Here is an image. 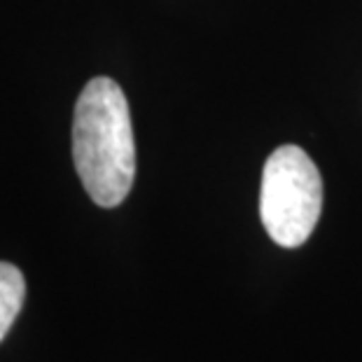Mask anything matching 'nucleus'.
<instances>
[{"instance_id": "obj_3", "label": "nucleus", "mask_w": 362, "mask_h": 362, "mask_svg": "<svg viewBox=\"0 0 362 362\" xmlns=\"http://www.w3.org/2000/svg\"><path fill=\"white\" fill-rule=\"evenodd\" d=\"M26 281L24 274L10 262H0V341L10 332L12 322L24 306Z\"/></svg>"}, {"instance_id": "obj_1", "label": "nucleus", "mask_w": 362, "mask_h": 362, "mask_svg": "<svg viewBox=\"0 0 362 362\" xmlns=\"http://www.w3.org/2000/svg\"><path fill=\"white\" fill-rule=\"evenodd\" d=\"M75 171L101 208H115L129 197L136 178V141L129 103L110 78L87 82L73 117Z\"/></svg>"}, {"instance_id": "obj_2", "label": "nucleus", "mask_w": 362, "mask_h": 362, "mask_svg": "<svg viewBox=\"0 0 362 362\" xmlns=\"http://www.w3.org/2000/svg\"><path fill=\"white\" fill-rule=\"evenodd\" d=\"M322 211L318 166L297 145H281L262 171L259 215L267 234L283 248L309 241Z\"/></svg>"}]
</instances>
